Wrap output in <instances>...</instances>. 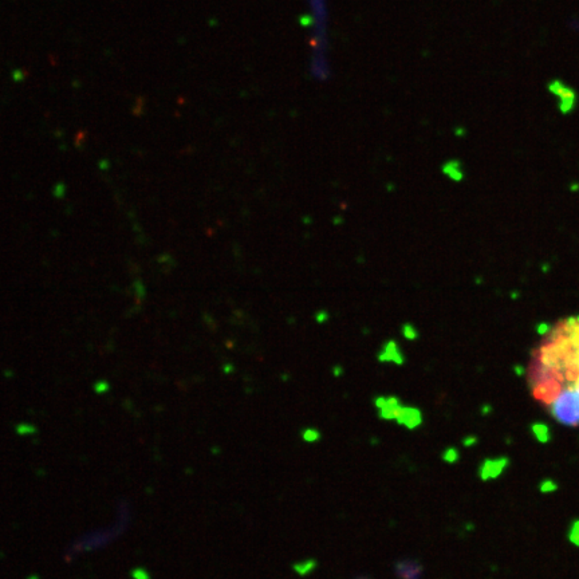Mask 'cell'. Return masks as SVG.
Here are the masks:
<instances>
[{
	"label": "cell",
	"mask_w": 579,
	"mask_h": 579,
	"mask_svg": "<svg viewBox=\"0 0 579 579\" xmlns=\"http://www.w3.org/2000/svg\"><path fill=\"white\" fill-rule=\"evenodd\" d=\"M302 439L306 443H317L321 440V432L315 428H307L302 432Z\"/></svg>",
	"instance_id": "obj_11"
},
{
	"label": "cell",
	"mask_w": 579,
	"mask_h": 579,
	"mask_svg": "<svg viewBox=\"0 0 579 579\" xmlns=\"http://www.w3.org/2000/svg\"><path fill=\"white\" fill-rule=\"evenodd\" d=\"M532 433H534L535 439L538 440L539 443H548L550 439H551L548 426L544 425V424H540V422L532 425Z\"/></svg>",
	"instance_id": "obj_8"
},
{
	"label": "cell",
	"mask_w": 579,
	"mask_h": 579,
	"mask_svg": "<svg viewBox=\"0 0 579 579\" xmlns=\"http://www.w3.org/2000/svg\"><path fill=\"white\" fill-rule=\"evenodd\" d=\"M476 441H477V439H476L475 436H468V437L464 439L463 444H464V447H470V445L476 444Z\"/></svg>",
	"instance_id": "obj_15"
},
{
	"label": "cell",
	"mask_w": 579,
	"mask_h": 579,
	"mask_svg": "<svg viewBox=\"0 0 579 579\" xmlns=\"http://www.w3.org/2000/svg\"><path fill=\"white\" fill-rule=\"evenodd\" d=\"M358 579H370V578H366V577H365V578H358Z\"/></svg>",
	"instance_id": "obj_17"
},
{
	"label": "cell",
	"mask_w": 579,
	"mask_h": 579,
	"mask_svg": "<svg viewBox=\"0 0 579 579\" xmlns=\"http://www.w3.org/2000/svg\"><path fill=\"white\" fill-rule=\"evenodd\" d=\"M317 566L318 562L315 561V559H306V561L298 562V563L292 565V569H294L295 573L298 575H300V577H306V575H308L310 573H312V571L315 570Z\"/></svg>",
	"instance_id": "obj_7"
},
{
	"label": "cell",
	"mask_w": 579,
	"mask_h": 579,
	"mask_svg": "<svg viewBox=\"0 0 579 579\" xmlns=\"http://www.w3.org/2000/svg\"><path fill=\"white\" fill-rule=\"evenodd\" d=\"M510 464V460L507 457H498V459H485L481 463L479 468V477L483 481L498 479L506 470V468Z\"/></svg>",
	"instance_id": "obj_3"
},
{
	"label": "cell",
	"mask_w": 579,
	"mask_h": 579,
	"mask_svg": "<svg viewBox=\"0 0 579 579\" xmlns=\"http://www.w3.org/2000/svg\"><path fill=\"white\" fill-rule=\"evenodd\" d=\"M569 540H570L574 546L579 547V521H575L570 527L569 531Z\"/></svg>",
	"instance_id": "obj_13"
},
{
	"label": "cell",
	"mask_w": 579,
	"mask_h": 579,
	"mask_svg": "<svg viewBox=\"0 0 579 579\" xmlns=\"http://www.w3.org/2000/svg\"><path fill=\"white\" fill-rule=\"evenodd\" d=\"M422 420L424 417L420 409L416 406H407V405H403L396 417V422L398 425L405 426L409 430L417 429L418 426H421Z\"/></svg>",
	"instance_id": "obj_5"
},
{
	"label": "cell",
	"mask_w": 579,
	"mask_h": 579,
	"mask_svg": "<svg viewBox=\"0 0 579 579\" xmlns=\"http://www.w3.org/2000/svg\"><path fill=\"white\" fill-rule=\"evenodd\" d=\"M539 489H540V492L542 493H551L557 491L558 485L557 483L552 481V480H544L542 484H540V487H539Z\"/></svg>",
	"instance_id": "obj_14"
},
{
	"label": "cell",
	"mask_w": 579,
	"mask_h": 579,
	"mask_svg": "<svg viewBox=\"0 0 579 579\" xmlns=\"http://www.w3.org/2000/svg\"><path fill=\"white\" fill-rule=\"evenodd\" d=\"M441 457H443V460L445 463H448V464H455V463L459 462V459H460V453H459V451H457L456 448H447L445 451H444V453L441 455Z\"/></svg>",
	"instance_id": "obj_12"
},
{
	"label": "cell",
	"mask_w": 579,
	"mask_h": 579,
	"mask_svg": "<svg viewBox=\"0 0 579 579\" xmlns=\"http://www.w3.org/2000/svg\"><path fill=\"white\" fill-rule=\"evenodd\" d=\"M373 403L378 409V417L385 421H396V417L404 405L397 396H377Z\"/></svg>",
	"instance_id": "obj_1"
},
{
	"label": "cell",
	"mask_w": 579,
	"mask_h": 579,
	"mask_svg": "<svg viewBox=\"0 0 579 579\" xmlns=\"http://www.w3.org/2000/svg\"><path fill=\"white\" fill-rule=\"evenodd\" d=\"M444 173H445L449 178H452V180L455 181L463 180V172L460 171V168H459V164L456 163H449L448 165H445V167H444Z\"/></svg>",
	"instance_id": "obj_9"
},
{
	"label": "cell",
	"mask_w": 579,
	"mask_h": 579,
	"mask_svg": "<svg viewBox=\"0 0 579 579\" xmlns=\"http://www.w3.org/2000/svg\"><path fill=\"white\" fill-rule=\"evenodd\" d=\"M377 361L381 363H393L397 366H403L405 363V355L397 341L388 340L384 342L382 347L377 354Z\"/></svg>",
	"instance_id": "obj_2"
},
{
	"label": "cell",
	"mask_w": 579,
	"mask_h": 579,
	"mask_svg": "<svg viewBox=\"0 0 579 579\" xmlns=\"http://www.w3.org/2000/svg\"><path fill=\"white\" fill-rule=\"evenodd\" d=\"M397 574L403 579H420L421 575V566L417 562H403V563H398L397 566Z\"/></svg>",
	"instance_id": "obj_6"
},
{
	"label": "cell",
	"mask_w": 579,
	"mask_h": 579,
	"mask_svg": "<svg viewBox=\"0 0 579 579\" xmlns=\"http://www.w3.org/2000/svg\"><path fill=\"white\" fill-rule=\"evenodd\" d=\"M574 390H575V392H578V393H579V384H578V385H577V388H575V389H574Z\"/></svg>",
	"instance_id": "obj_16"
},
{
	"label": "cell",
	"mask_w": 579,
	"mask_h": 579,
	"mask_svg": "<svg viewBox=\"0 0 579 579\" xmlns=\"http://www.w3.org/2000/svg\"><path fill=\"white\" fill-rule=\"evenodd\" d=\"M401 333H403L404 338L407 341H416L417 338L420 337L418 330L414 327V325L409 323V322H405V323H404L403 327H401Z\"/></svg>",
	"instance_id": "obj_10"
},
{
	"label": "cell",
	"mask_w": 579,
	"mask_h": 579,
	"mask_svg": "<svg viewBox=\"0 0 579 579\" xmlns=\"http://www.w3.org/2000/svg\"><path fill=\"white\" fill-rule=\"evenodd\" d=\"M552 94L559 98V109L562 113H570L575 105V93L561 81H554L548 85Z\"/></svg>",
	"instance_id": "obj_4"
}]
</instances>
